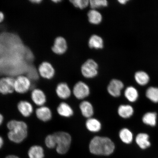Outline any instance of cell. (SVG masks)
Wrapping results in <instances>:
<instances>
[{"instance_id":"1","label":"cell","mask_w":158,"mask_h":158,"mask_svg":"<svg viewBox=\"0 0 158 158\" xmlns=\"http://www.w3.org/2000/svg\"><path fill=\"white\" fill-rule=\"evenodd\" d=\"M114 145L107 137L96 136L91 140L89 146L90 151L94 155L108 156L113 152Z\"/></svg>"},{"instance_id":"2","label":"cell","mask_w":158,"mask_h":158,"mask_svg":"<svg viewBox=\"0 0 158 158\" xmlns=\"http://www.w3.org/2000/svg\"><path fill=\"white\" fill-rule=\"evenodd\" d=\"M9 130L7 136L10 140L14 143H19L23 142L27 135V126L25 122L11 120L7 124Z\"/></svg>"},{"instance_id":"3","label":"cell","mask_w":158,"mask_h":158,"mask_svg":"<svg viewBox=\"0 0 158 158\" xmlns=\"http://www.w3.org/2000/svg\"><path fill=\"white\" fill-rule=\"evenodd\" d=\"M56 146V151L60 154L68 152L70 147L72 138L66 132L60 131L54 134Z\"/></svg>"},{"instance_id":"4","label":"cell","mask_w":158,"mask_h":158,"mask_svg":"<svg viewBox=\"0 0 158 158\" xmlns=\"http://www.w3.org/2000/svg\"><path fill=\"white\" fill-rule=\"evenodd\" d=\"M98 69L97 63L93 59H89L82 64L81 71L85 77L90 78L94 77L98 75Z\"/></svg>"},{"instance_id":"5","label":"cell","mask_w":158,"mask_h":158,"mask_svg":"<svg viewBox=\"0 0 158 158\" xmlns=\"http://www.w3.org/2000/svg\"><path fill=\"white\" fill-rule=\"evenodd\" d=\"M31 82L27 77L20 75L15 79V90L18 93L24 94L29 90Z\"/></svg>"},{"instance_id":"6","label":"cell","mask_w":158,"mask_h":158,"mask_svg":"<svg viewBox=\"0 0 158 158\" xmlns=\"http://www.w3.org/2000/svg\"><path fill=\"white\" fill-rule=\"evenodd\" d=\"M15 79L11 77L0 79V93L7 94L12 93L15 90Z\"/></svg>"},{"instance_id":"7","label":"cell","mask_w":158,"mask_h":158,"mask_svg":"<svg viewBox=\"0 0 158 158\" xmlns=\"http://www.w3.org/2000/svg\"><path fill=\"white\" fill-rule=\"evenodd\" d=\"M38 72L40 76L43 78L52 79L55 74V70L52 64L47 62H44L39 65Z\"/></svg>"},{"instance_id":"8","label":"cell","mask_w":158,"mask_h":158,"mask_svg":"<svg viewBox=\"0 0 158 158\" xmlns=\"http://www.w3.org/2000/svg\"><path fill=\"white\" fill-rule=\"evenodd\" d=\"M73 92L77 98L82 99L89 96L90 89L87 85L84 82L80 81L75 85Z\"/></svg>"},{"instance_id":"9","label":"cell","mask_w":158,"mask_h":158,"mask_svg":"<svg viewBox=\"0 0 158 158\" xmlns=\"http://www.w3.org/2000/svg\"><path fill=\"white\" fill-rule=\"evenodd\" d=\"M51 49L55 54L59 55L64 54L68 49V44L66 39L61 36L57 37L55 40Z\"/></svg>"},{"instance_id":"10","label":"cell","mask_w":158,"mask_h":158,"mask_svg":"<svg viewBox=\"0 0 158 158\" xmlns=\"http://www.w3.org/2000/svg\"><path fill=\"white\" fill-rule=\"evenodd\" d=\"M124 88V84L121 81L113 79L110 81L107 87V90L110 95L118 97L121 94V91Z\"/></svg>"},{"instance_id":"11","label":"cell","mask_w":158,"mask_h":158,"mask_svg":"<svg viewBox=\"0 0 158 158\" xmlns=\"http://www.w3.org/2000/svg\"><path fill=\"white\" fill-rule=\"evenodd\" d=\"M31 98L35 104L37 106H42L46 102V96L42 90L35 89L31 93Z\"/></svg>"},{"instance_id":"12","label":"cell","mask_w":158,"mask_h":158,"mask_svg":"<svg viewBox=\"0 0 158 158\" xmlns=\"http://www.w3.org/2000/svg\"><path fill=\"white\" fill-rule=\"evenodd\" d=\"M35 113L37 118L43 122L49 121L52 118V112L47 106H41L37 109Z\"/></svg>"},{"instance_id":"13","label":"cell","mask_w":158,"mask_h":158,"mask_svg":"<svg viewBox=\"0 0 158 158\" xmlns=\"http://www.w3.org/2000/svg\"><path fill=\"white\" fill-rule=\"evenodd\" d=\"M18 109L25 117H29L33 112V107L31 104L26 101H21L17 106Z\"/></svg>"},{"instance_id":"14","label":"cell","mask_w":158,"mask_h":158,"mask_svg":"<svg viewBox=\"0 0 158 158\" xmlns=\"http://www.w3.org/2000/svg\"><path fill=\"white\" fill-rule=\"evenodd\" d=\"M56 93L59 98L66 99L70 96L71 92L68 85L64 82L59 83L57 85Z\"/></svg>"},{"instance_id":"15","label":"cell","mask_w":158,"mask_h":158,"mask_svg":"<svg viewBox=\"0 0 158 158\" xmlns=\"http://www.w3.org/2000/svg\"><path fill=\"white\" fill-rule=\"evenodd\" d=\"M57 112L59 115L64 117H69L73 115V111L71 106L66 102H62L57 108Z\"/></svg>"},{"instance_id":"16","label":"cell","mask_w":158,"mask_h":158,"mask_svg":"<svg viewBox=\"0 0 158 158\" xmlns=\"http://www.w3.org/2000/svg\"><path fill=\"white\" fill-rule=\"evenodd\" d=\"M81 112L84 117L91 118L94 113V108L91 104L88 101H83L80 104Z\"/></svg>"},{"instance_id":"17","label":"cell","mask_w":158,"mask_h":158,"mask_svg":"<svg viewBox=\"0 0 158 158\" xmlns=\"http://www.w3.org/2000/svg\"><path fill=\"white\" fill-rule=\"evenodd\" d=\"M149 138V135L147 134L140 133L136 137L135 141L136 143L140 148L142 149H145L151 145Z\"/></svg>"},{"instance_id":"18","label":"cell","mask_w":158,"mask_h":158,"mask_svg":"<svg viewBox=\"0 0 158 158\" xmlns=\"http://www.w3.org/2000/svg\"><path fill=\"white\" fill-rule=\"evenodd\" d=\"M88 44L90 48L95 49H102L104 46L103 40L97 35H93L91 36Z\"/></svg>"},{"instance_id":"19","label":"cell","mask_w":158,"mask_h":158,"mask_svg":"<svg viewBox=\"0 0 158 158\" xmlns=\"http://www.w3.org/2000/svg\"><path fill=\"white\" fill-rule=\"evenodd\" d=\"M88 20L92 24L98 25L102 21V16L101 13L96 10L92 9L88 14Z\"/></svg>"},{"instance_id":"20","label":"cell","mask_w":158,"mask_h":158,"mask_svg":"<svg viewBox=\"0 0 158 158\" xmlns=\"http://www.w3.org/2000/svg\"><path fill=\"white\" fill-rule=\"evenodd\" d=\"M87 128L89 131L92 132H97L101 129L102 125L100 122L96 118H89L86 123Z\"/></svg>"},{"instance_id":"21","label":"cell","mask_w":158,"mask_h":158,"mask_svg":"<svg viewBox=\"0 0 158 158\" xmlns=\"http://www.w3.org/2000/svg\"><path fill=\"white\" fill-rule=\"evenodd\" d=\"M134 110L130 105L120 106L118 109V113L120 117L123 118H129L133 115Z\"/></svg>"},{"instance_id":"22","label":"cell","mask_w":158,"mask_h":158,"mask_svg":"<svg viewBox=\"0 0 158 158\" xmlns=\"http://www.w3.org/2000/svg\"><path fill=\"white\" fill-rule=\"evenodd\" d=\"M29 158H43L44 150L40 146L35 145L31 147L29 150Z\"/></svg>"},{"instance_id":"23","label":"cell","mask_w":158,"mask_h":158,"mask_svg":"<svg viewBox=\"0 0 158 158\" xmlns=\"http://www.w3.org/2000/svg\"><path fill=\"white\" fill-rule=\"evenodd\" d=\"M120 139L124 143H131L133 140V134L129 130L124 128L120 130L119 134Z\"/></svg>"},{"instance_id":"24","label":"cell","mask_w":158,"mask_h":158,"mask_svg":"<svg viewBox=\"0 0 158 158\" xmlns=\"http://www.w3.org/2000/svg\"><path fill=\"white\" fill-rule=\"evenodd\" d=\"M124 95L127 99L131 102H134L137 100L138 94L137 90L133 86L128 87L124 92Z\"/></svg>"},{"instance_id":"25","label":"cell","mask_w":158,"mask_h":158,"mask_svg":"<svg viewBox=\"0 0 158 158\" xmlns=\"http://www.w3.org/2000/svg\"><path fill=\"white\" fill-rule=\"evenodd\" d=\"M136 81L141 85H145L149 82V77L148 75L145 72L140 71L136 73L135 75Z\"/></svg>"},{"instance_id":"26","label":"cell","mask_w":158,"mask_h":158,"mask_svg":"<svg viewBox=\"0 0 158 158\" xmlns=\"http://www.w3.org/2000/svg\"><path fill=\"white\" fill-rule=\"evenodd\" d=\"M157 114L155 112H148L143 118V123L147 125L154 126L156 123Z\"/></svg>"},{"instance_id":"27","label":"cell","mask_w":158,"mask_h":158,"mask_svg":"<svg viewBox=\"0 0 158 158\" xmlns=\"http://www.w3.org/2000/svg\"><path fill=\"white\" fill-rule=\"evenodd\" d=\"M146 96L154 102H158V88L150 87L148 89L146 92Z\"/></svg>"},{"instance_id":"28","label":"cell","mask_w":158,"mask_h":158,"mask_svg":"<svg viewBox=\"0 0 158 158\" xmlns=\"http://www.w3.org/2000/svg\"><path fill=\"white\" fill-rule=\"evenodd\" d=\"M89 5L93 9L107 6L108 2L106 0H91Z\"/></svg>"},{"instance_id":"29","label":"cell","mask_w":158,"mask_h":158,"mask_svg":"<svg viewBox=\"0 0 158 158\" xmlns=\"http://www.w3.org/2000/svg\"><path fill=\"white\" fill-rule=\"evenodd\" d=\"M70 2L74 7L81 9L85 8L89 5V1L88 0H72Z\"/></svg>"},{"instance_id":"30","label":"cell","mask_w":158,"mask_h":158,"mask_svg":"<svg viewBox=\"0 0 158 158\" xmlns=\"http://www.w3.org/2000/svg\"><path fill=\"white\" fill-rule=\"evenodd\" d=\"M45 143L47 147L50 149H52L56 147V141L54 134L47 136L45 139Z\"/></svg>"},{"instance_id":"31","label":"cell","mask_w":158,"mask_h":158,"mask_svg":"<svg viewBox=\"0 0 158 158\" xmlns=\"http://www.w3.org/2000/svg\"><path fill=\"white\" fill-rule=\"evenodd\" d=\"M5 19V15L3 12L0 11V23L2 22Z\"/></svg>"},{"instance_id":"32","label":"cell","mask_w":158,"mask_h":158,"mask_svg":"<svg viewBox=\"0 0 158 158\" xmlns=\"http://www.w3.org/2000/svg\"><path fill=\"white\" fill-rule=\"evenodd\" d=\"M42 1L41 0H32V1H30L31 3L34 4H37L41 3Z\"/></svg>"},{"instance_id":"33","label":"cell","mask_w":158,"mask_h":158,"mask_svg":"<svg viewBox=\"0 0 158 158\" xmlns=\"http://www.w3.org/2000/svg\"><path fill=\"white\" fill-rule=\"evenodd\" d=\"M118 2L121 4H125L128 1V0H119L118 1Z\"/></svg>"},{"instance_id":"34","label":"cell","mask_w":158,"mask_h":158,"mask_svg":"<svg viewBox=\"0 0 158 158\" xmlns=\"http://www.w3.org/2000/svg\"><path fill=\"white\" fill-rule=\"evenodd\" d=\"M3 144V139L2 138L1 136H0V148H1Z\"/></svg>"},{"instance_id":"35","label":"cell","mask_w":158,"mask_h":158,"mask_svg":"<svg viewBox=\"0 0 158 158\" xmlns=\"http://www.w3.org/2000/svg\"><path fill=\"white\" fill-rule=\"evenodd\" d=\"M3 121V117L2 115L0 114V126L2 123Z\"/></svg>"},{"instance_id":"36","label":"cell","mask_w":158,"mask_h":158,"mask_svg":"<svg viewBox=\"0 0 158 158\" xmlns=\"http://www.w3.org/2000/svg\"><path fill=\"white\" fill-rule=\"evenodd\" d=\"M6 158H19V157L16 156H15L14 155H10L8 156Z\"/></svg>"},{"instance_id":"37","label":"cell","mask_w":158,"mask_h":158,"mask_svg":"<svg viewBox=\"0 0 158 158\" xmlns=\"http://www.w3.org/2000/svg\"><path fill=\"white\" fill-rule=\"evenodd\" d=\"M53 2H54L55 3H58L59 2H61V1H59V0H56V1H52Z\"/></svg>"}]
</instances>
